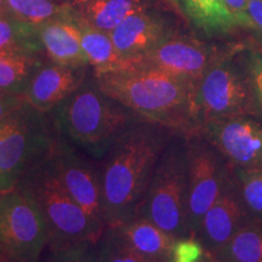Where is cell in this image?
Listing matches in <instances>:
<instances>
[{"label":"cell","mask_w":262,"mask_h":262,"mask_svg":"<svg viewBox=\"0 0 262 262\" xmlns=\"http://www.w3.org/2000/svg\"><path fill=\"white\" fill-rule=\"evenodd\" d=\"M137 216L148 219L176 241L189 238L187 147L183 134H175L160 156Z\"/></svg>","instance_id":"5b68a950"},{"label":"cell","mask_w":262,"mask_h":262,"mask_svg":"<svg viewBox=\"0 0 262 262\" xmlns=\"http://www.w3.org/2000/svg\"><path fill=\"white\" fill-rule=\"evenodd\" d=\"M215 258L225 262H262V222L249 221Z\"/></svg>","instance_id":"7402d4cb"},{"label":"cell","mask_w":262,"mask_h":262,"mask_svg":"<svg viewBox=\"0 0 262 262\" xmlns=\"http://www.w3.org/2000/svg\"><path fill=\"white\" fill-rule=\"evenodd\" d=\"M241 201L251 221L262 222V169L232 166Z\"/></svg>","instance_id":"cb8c5ba5"},{"label":"cell","mask_w":262,"mask_h":262,"mask_svg":"<svg viewBox=\"0 0 262 262\" xmlns=\"http://www.w3.org/2000/svg\"><path fill=\"white\" fill-rule=\"evenodd\" d=\"M187 147V228L195 238L203 216L221 194L232 168L203 134L186 136Z\"/></svg>","instance_id":"ba28073f"},{"label":"cell","mask_w":262,"mask_h":262,"mask_svg":"<svg viewBox=\"0 0 262 262\" xmlns=\"http://www.w3.org/2000/svg\"><path fill=\"white\" fill-rule=\"evenodd\" d=\"M6 14H9L8 5H6V0H0V17Z\"/></svg>","instance_id":"836d02e7"},{"label":"cell","mask_w":262,"mask_h":262,"mask_svg":"<svg viewBox=\"0 0 262 262\" xmlns=\"http://www.w3.org/2000/svg\"><path fill=\"white\" fill-rule=\"evenodd\" d=\"M25 103V97L21 96V95L0 90V120H3L12 112H15L16 110H18Z\"/></svg>","instance_id":"4dcf8cb0"},{"label":"cell","mask_w":262,"mask_h":262,"mask_svg":"<svg viewBox=\"0 0 262 262\" xmlns=\"http://www.w3.org/2000/svg\"><path fill=\"white\" fill-rule=\"evenodd\" d=\"M185 15L208 35H224L238 26L224 0H179Z\"/></svg>","instance_id":"ffe728a7"},{"label":"cell","mask_w":262,"mask_h":262,"mask_svg":"<svg viewBox=\"0 0 262 262\" xmlns=\"http://www.w3.org/2000/svg\"><path fill=\"white\" fill-rule=\"evenodd\" d=\"M205 251L195 238H185L176 241L173 247L172 261L199 262L204 257Z\"/></svg>","instance_id":"f1b7e54d"},{"label":"cell","mask_w":262,"mask_h":262,"mask_svg":"<svg viewBox=\"0 0 262 262\" xmlns=\"http://www.w3.org/2000/svg\"><path fill=\"white\" fill-rule=\"evenodd\" d=\"M50 117L27 103L0 120V193L12 191L56 140Z\"/></svg>","instance_id":"8992f818"},{"label":"cell","mask_w":262,"mask_h":262,"mask_svg":"<svg viewBox=\"0 0 262 262\" xmlns=\"http://www.w3.org/2000/svg\"><path fill=\"white\" fill-rule=\"evenodd\" d=\"M204 256H205V255H204ZM172 262H178V261H172ZM199 262H203V258H202V260H201V261H199Z\"/></svg>","instance_id":"8d00e7d4"},{"label":"cell","mask_w":262,"mask_h":262,"mask_svg":"<svg viewBox=\"0 0 262 262\" xmlns=\"http://www.w3.org/2000/svg\"><path fill=\"white\" fill-rule=\"evenodd\" d=\"M242 48H229L208 67L196 84L195 114L199 131L205 124L235 116H257L248 74L239 57Z\"/></svg>","instance_id":"52a82bcc"},{"label":"cell","mask_w":262,"mask_h":262,"mask_svg":"<svg viewBox=\"0 0 262 262\" xmlns=\"http://www.w3.org/2000/svg\"><path fill=\"white\" fill-rule=\"evenodd\" d=\"M170 4L172 5V8L175 9V11L178 12V14L181 15V6L179 4V0H168Z\"/></svg>","instance_id":"e575fe53"},{"label":"cell","mask_w":262,"mask_h":262,"mask_svg":"<svg viewBox=\"0 0 262 262\" xmlns=\"http://www.w3.org/2000/svg\"><path fill=\"white\" fill-rule=\"evenodd\" d=\"M249 221L251 220L245 212L231 171L221 194L203 216L195 239L202 244L206 256L216 257Z\"/></svg>","instance_id":"4fadbf2b"},{"label":"cell","mask_w":262,"mask_h":262,"mask_svg":"<svg viewBox=\"0 0 262 262\" xmlns=\"http://www.w3.org/2000/svg\"><path fill=\"white\" fill-rule=\"evenodd\" d=\"M248 28L262 41V0H249L247 6Z\"/></svg>","instance_id":"f546056e"},{"label":"cell","mask_w":262,"mask_h":262,"mask_svg":"<svg viewBox=\"0 0 262 262\" xmlns=\"http://www.w3.org/2000/svg\"><path fill=\"white\" fill-rule=\"evenodd\" d=\"M50 234L44 215L18 189L0 193V243L24 262H39Z\"/></svg>","instance_id":"9c48e42d"},{"label":"cell","mask_w":262,"mask_h":262,"mask_svg":"<svg viewBox=\"0 0 262 262\" xmlns=\"http://www.w3.org/2000/svg\"><path fill=\"white\" fill-rule=\"evenodd\" d=\"M95 262H148L127 244L117 227H106L95 244Z\"/></svg>","instance_id":"484cf974"},{"label":"cell","mask_w":262,"mask_h":262,"mask_svg":"<svg viewBox=\"0 0 262 262\" xmlns=\"http://www.w3.org/2000/svg\"><path fill=\"white\" fill-rule=\"evenodd\" d=\"M24 51L39 55L42 51L38 26L18 21L6 14L0 17V52Z\"/></svg>","instance_id":"603a6c76"},{"label":"cell","mask_w":262,"mask_h":262,"mask_svg":"<svg viewBox=\"0 0 262 262\" xmlns=\"http://www.w3.org/2000/svg\"><path fill=\"white\" fill-rule=\"evenodd\" d=\"M73 12V17L80 31L81 47L88 63L94 68V74L134 68V61L126 60L118 52L108 33L98 31Z\"/></svg>","instance_id":"ac0fdd59"},{"label":"cell","mask_w":262,"mask_h":262,"mask_svg":"<svg viewBox=\"0 0 262 262\" xmlns=\"http://www.w3.org/2000/svg\"><path fill=\"white\" fill-rule=\"evenodd\" d=\"M39 262H95V244L48 247Z\"/></svg>","instance_id":"4316f807"},{"label":"cell","mask_w":262,"mask_h":262,"mask_svg":"<svg viewBox=\"0 0 262 262\" xmlns=\"http://www.w3.org/2000/svg\"><path fill=\"white\" fill-rule=\"evenodd\" d=\"M61 139L94 159L106 152L130 124L139 119L94 83L83 84L49 113Z\"/></svg>","instance_id":"3957f363"},{"label":"cell","mask_w":262,"mask_h":262,"mask_svg":"<svg viewBox=\"0 0 262 262\" xmlns=\"http://www.w3.org/2000/svg\"><path fill=\"white\" fill-rule=\"evenodd\" d=\"M16 189L33 199L44 215L50 234L48 247L96 244L102 235L104 229L91 220L63 187L48 155L25 173Z\"/></svg>","instance_id":"277c9868"},{"label":"cell","mask_w":262,"mask_h":262,"mask_svg":"<svg viewBox=\"0 0 262 262\" xmlns=\"http://www.w3.org/2000/svg\"><path fill=\"white\" fill-rule=\"evenodd\" d=\"M85 81V67L42 64L29 81L24 95L26 103L49 114Z\"/></svg>","instance_id":"5bb4252c"},{"label":"cell","mask_w":262,"mask_h":262,"mask_svg":"<svg viewBox=\"0 0 262 262\" xmlns=\"http://www.w3.org/2000/svg\"><path fill=\"white\" fill-rule=\"evenodd\" d=\"M94 77L107 96L141 119L160 124L185 136L199 133L195 81L149 68H129Z\"/></svg>","instance_id":"7a4b0ae2"},{"label":"cell","mask_w":262,"mask_h":262,"mask_svg":"<svg viewBox=\"0 0 262 262\" xmlns=\"http://www.w3.org/2000/svg\"><path fill=\"white\" fill-rule=\"evenodd\" d=\"M228 49H219L171 31L156 48L134 60V68H149L198 83L209 66Z\"/></svg>","instance_id":"8fae6325"},{"label":"cell","mask_w":262,"mask_h":262,"mask_svg":"<svg viewBox=\"0 0 262 262\" xmlns=\"http://www.w3.org/2000/svg\"><path fill=\"white\" fill-rule=\"evenodd\" d=\"M170 32L162 17L141 10L124 19L110 35L118 52L134 61L156 48Z\"/></svg>","instance_id":"9a60e30c"},{"label":"cell","mask_w":262,"mask_h":262,"mask_svg":"<svg viewBox=\"0 0 262 262\" xmlns=\"http://www.w3.org/2000/svg\"><path fill=\"white\" fill-rule=\"evenodd\" d=\"M175 134L139 118L100 159L107 227L122 226L139 215L157 163Z\"/></svg>","instance_id":"6da1fadb"},{"label":"cell","mask_w":262,"mask_h":262,"mask_svg":"<svg viewBox=\"0 0 262 262\" xmlns=\"http://www.w3.org/2000/svg\"><path fill=\"white\" fill-rule=\"evenodd\" d=\"M261 51H262V49H261Z\"/></svg>","instance_id":"74e56055"},{"label":"cell","mask_w":262,"mask_h":262,"mask_svg":"<svg viewBox=\"0 0 262 262\" xmlns=\"http://www.w3.org/2000/svg\"><path fill=\"white\" fill-rule=\"evenodd\" d=\"M239 57L253 89L257 117L262 119V51L256 49L242 48V50L239 51Z\"/></svg>","instance_id":"83f0119b"},{"label":"cell","mask_w":262,"mask_h":262,"mask_svg":"<svg viewBox=\"0 0 262 262\" xmlns=\"http://www.w3.org/2000/svg\"><path fill=\"white\" fill-rule=\"evenodd\" d=\"M48 157L72 198L95 224L106 229L100 160L86 156L58 135Z\"/></svg>","instance_id":"30bf717a"},{"label":"cell","mask_w":262,"mask_h":262,"mask_svg":"<svg viewBox=\"0 0 262 262\" xmlns=\"http://www.w3.org/2000/svg\"><path fill=\"white\" fill-rule=\"evenodd\" d=\"M0 262H24V261H21L18 257H16L14 254L10 253L8 249L0 243Z\"/></svg>","instance_id":"d6a6232c"},{"label":"cell","mask_w":262,"mask_h":262,"mask_svg":"<svg viewBox=\"0 0 262 262\" xmlns=\"http://www.w3.org/2000/svg\"><path fill=\"white\" fill-rule=\"evenodd\" d=\"M41 66V60L35 54L0 52V90L24 96L32 77Z\"/></svg>","instance_id":"44dd1931"},{"label":"cell","mask_w":262,"mask_h":262,"mask_svg":"<svg viewBox=\"0 0 262 262\" xmlns=\"http://www.w3.org/2000/svg\"><path fill=\"white\" fill-rule=\"evenodd\" d=\"M201 133L221 152L231 166L262 169V119L235 116L205 124Z\"/></svg>","instance_id":"7c38bea8"},{"label":"cell","mask_w":262,"mask_h":262,"mask_svg":"<svg viewBox=\"0 0 262 262\" xmlns=\"http://www.w3.org/2000/svg\"><path fill=\"white\" fill-rule=\"evenodd\" d=\"M38 35L42 51L51 63L68 67L89 66L71 6L64 15L38 26Z\"/></svg>","instance_id":"2e32d148"},{"label":"cell","mask_w":262,"mask_h":262,"mask_svg":"<svg viewBox=\"0 0 262 262\" xmlns=\"http://www.w3.org/2000/svg\"><path fill=\"white\" fill-rule=\"evenodd\" d=\"M71 8L93 27L110 34L130 15L146 10L147 0H75Z\"/></svg>","instance_id":"d6986e66"},{"label":"cell","mask_w":262,"mask_h":262,"mask_svg":"<svg viewBox=\"0 0 262 262\" xmlns=\"http://www.w3.org/2000/svg\"><path fill=\"white\" fill-rule=\"evenodd\" d=\"M203 262H225L222 260H219V258H215V257H210V256H205L203 257Z\"/></svg>","instance_id":"d590c367"},{"label":"cell","mask_w":262,"mask_h":262,"mask_svg":"<svg viewBox=\"0 0 262 262\" xmlns=\"http://www.w3.org/2000/svg\"><path fill=\"white\" fill-rule=\"evenodd\" d=\"M249 0H224L226 8L234 18L235 24L241 28H248L247 6Z\"/></svg>","instance_id":"1f68e13d"},{"label":"cell","mask_w":262,"mask_h":262,"mask_svg":"<svg viewBox=\"0 0 262 262\" xmlns=\"http://www.w3.org/2000/svg\"><path fill=\"white\" fill-rule=\"evenodd\" d=\"M6 5L10 15L32 26H40L60 17L70 9V6L55 4L51 0H6Z\"/></svg>","instance_id":"d4e9b609"},{"label":"cell","mask_w":262,"mask_h":262,"mask_svg":"<svg viewBox=\"0 0 262 262\" xmlns=\"http://www.w3.org/2000/svg\"><path fill=\"white\" fill-rule=\"evenodd\" d=\"M117 228L127 244L148 262H172L176 239L148 219L137 216Z\"/></svg>","instance_id":"e0dca14e"}]
</instances>
